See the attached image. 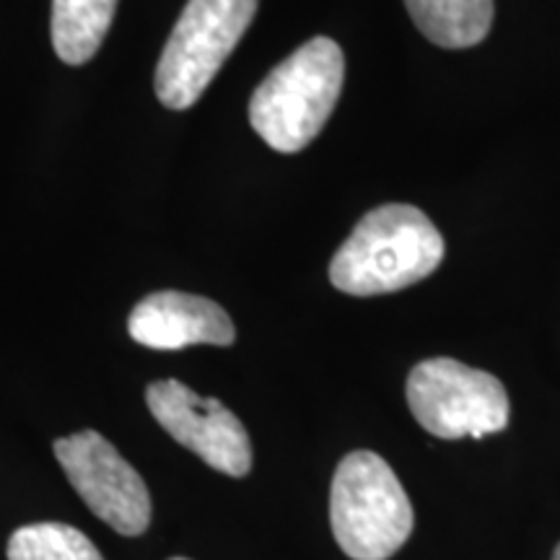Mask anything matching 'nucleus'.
Listing matches in <instances>:
<instances>
[{
	"label": "nucleus",
	"instance_id": "nucleus-12",
	"mask_svg": "<svg viewBox=\"0 0 560 560\" xmlns=\"http://www.w3.org/2000/svg\"><path fill=\"white\" fill-rule=\"evenodd\" d=\"M552 560H560V545L556 548V552H552Z\"/></svg>",
	"mask_w": 560,
	"mask_h": 560
},
{
	"label": "nucleus",
	"instance_id": "nucleus-7",
	"mask_svg": "<svg viewBox=\"0 0 560 560\" xmlns=\"http://www.w3.org/2000/svg\"><path fill=\"white\" fill-rule=\"evenodd\" d=\"M151 416L174 441L229 478H247L252 441L242 420L221 400L200 397L177 380L153 382L145 389Z\"/></svg>",
	"mask_w": 560,
	"mask_h": 560
},
{
	"label": "nucleus",
	"instance_id": "nucleus-4",
	"mask_svg": "<svg viewBox=\"0 0 560 560\" xmlns=\"http://www.w3.org/2000/svg\"><path fill=\"white\" fill-rule=\"evenodd\" d=\"M257 13V0H187L156 66V96L190 109L206 94Z\"/></svg>",
	"mask_w": 560,
	"mask_h": 560
},
{
	"label": "nucleus",
	"instance_id": "nucleus-8",
	"mask_svg": "<svg viewBox=\"0 0 560 560\" xmlns=\"http://www.w3.org/2000/svg\"><path fill=\"white\" fill-rule=\"evenodd\" d=\"M130 338L153 350L231 346L236 327L221 304L185 291H156L140 299L128 319Z\"/></svg>",
	"mask_w": 560,
	"mask_h": 560
},
{
	"label": "nucleus",
	"instance_id": "nucleus-10",
	"mask_svg": "<svg viewBox=\"0 0 560 560\" xmlns=\"http://www.w3.org/2000/svg\"><path fill=\"white\" fill-rule=\"evenodd\" d=\"M117 0H52V47L68 66H83L100 52L115 19Z\"/></svg>",
	"mask_w": 560,
	"mask_h": 560
},
{
	"label": "nucleus",
	"instance_id": "nucleus-11",
	"mask_svg": "<svg viewBox=\"0 0 560 560\" xmlns=\"http://www.w3.org/2000/svg\"><path fill=\"white\" fill-rule=\"evenodd\" d=\"M9 560H104L83 532L68 524L42 522L21 527L9 540Z\"/></svg>",
	"mask_w": 560,
	"mask_h": 560
},
{
	"label": "nucleus",
	"instance_id": "nucleus-1",
	"mask_svg": "<svg viewBox=\"0 0 560 560\" xmlns=\"http://www.w3.org/2000/svg\"><path fill=\"white\" fill-rule=\"evenodd\" d=\"M444 240L423 210L389 202L369 210L330 262L332 285L350 296H382L429 278Z\"/></svg>",
	"mask_w": 560,
	"mask_h": 560
},
{
	"label": "nucleus",
	"instance_id": "nucleus-6",
	"mask_svg": "<svg viewBox=\"0 0 560 560\" xmlns=\"http://www.w3.org/2000/svg\"><path fill=\"white\" fill-rule=\"evenodd\" d=\"M70 486L104 524L125 537L149 529L151 493L136 467L102 433L79 431L52 444Z\"/></svg>",
	"mask_w": 560,
	"mask_h": 560
},
{
	"label": "nucleus",
	"instance_id": "nucleus-9",
	"mask_svg": "<svg viewBox=\"0 0 560 560\" xmlns=\"http://www.w3.org/2000/svg\"><path fill=\"white\" fill-rule=\"evenodd\" d=\"M412 24L446 50L480 45L493 24V0H405Z\"/></svg>",
	"mask_w": 560,
	"mask_h": 560
},
{
	"label": "nucleus",
	"instance_id": "nucleus-13",
	"mask_svg": "<svg viewBox=\"0 0 560 560\" xmlns=\"http://www.w3.org/2000/svg\"><path fill=\"white\" fill-rule=\"evenodd\" d=\"M172 560H190V558H172Z\"/></svg>",
	"mask_w": 560,
	"mask_h": 560
},
{
	"label": "nucleus",
	"instance_id": "nucleus-5",
	"mask_svg": "<svg viewBox=\"0 0 560 560\" xmlns=\"http://www.w3.org/2000/svg\"><path fill=\"white\" fill-rule=\"evenodd\" d=\"M408 405L439 439H482L509 425V395L488 371L454 359L420 361L408 376Z\"/></svg>",
	"mask_w": 560,
	"mask_h": 560
},
{
	"label": "nucleus",
	"instance_id": "nucleus-2",
	"mask_svg": "<svg viewBox=\"0 0 560 560\" xmlns=\"http://www.w3.org/2000/svg\"><path fill=\"white\" fill-rule=\"evenodd\" d=\"M346 81V55L330 37H314L265 75L249 100V122L270 149L296 153L330 120Z\"/></svg>",
	"mask_w": 560,
	"mask_h": 560
},
{
	"label": "nucleus",
	"instance_id": "nucleus-3",
	"mask_svg": "<svg viewBox=\"0 0 560 560\" xmlns=\"http://www.w3.org/2000/svg\"><path fill=\"white\" fill-rule=\"evenodd\" d=\"M330 522L348 558L387 560L408 542L416 516L395 470L380 454L361 450L335 470Z\"/></svg>",
	"mask_w": 560,
	"mask_h": 560
}]
</instances>
